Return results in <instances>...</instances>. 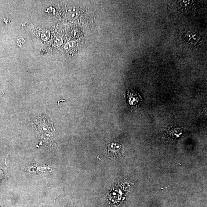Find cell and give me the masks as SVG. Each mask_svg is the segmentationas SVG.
Returning a JSON list of instances; mask_svg holds the SVG:
<instances>
[{"label": "cell", "mask_w": 207, "mask_h": 207, "mask_svg": "<svg viewBox=\"0 0 207 207\" xmlns=\"http://www.w3.org/2000/svg\"><path fill=\"white\" fill-rule=\"evenodd\" d=\"M127 99L128 103L132 109H136L140 106L142 102V99L139 93L133 89L127 91Z\"/></svg>", "instance_id": "obj_1"}, {"label": "cell", "mask_w": 207, "mask_h": 207, "mask_svg": "<svg viewBox=\"0 0 207 207\" xmlns=\"http://www.w3.org/2000/svg\"><path fill=\"white\" fill-rule=\"evenodd\" d=\"M121 148V147L119 145H117L116 143H112L109 145L107 149H106V154L109 157L114 158L118 157L119 155Z\"/></svg>", "instance_id": "obj_2"}, {"label": "cell", "mask_w": 207, "mask_h": 207, "mask_svg": "<svg viewBox=\"0 0 207 207\" xmlns=\"http://www.w3.org/2000/svg\"><path fill=\"white\" fill-rule=\"evenodd\" d=\"M80 15V11L78 9L73 8L66 10L63 16L68 20H73L77 19Z\"/></svg>", "instance_id": "obj_3"}, {"label": "cell", "mask_w": 207, "mask_h": 207, "mask_svg": "<svg viewBox=\"0 0 207 207\" xmlns=\"http://www.w3.org/2000/svg\"><path fill=\"white\" fill-rule=\"evenodd\" d=\"M186 40L192 44H196L199 40V37L197 34L190 31L186 34L185 36Z\"/></svg>", "instance_id": "obj_4"}, {"label": "cell", "mask_w": 207, "mask_h": 207, "mask_svg": "<svg viewBox=\"0 0 207 207\" xmlns=\"http://www.w3.org/2000/svg\"><path fill=\"white\" fill-rule=\"evenodd\" d=\"M181 7L185 10H190L193 5V1H183L180 2Z\"/></svg>", "instance_id": "obj_5"}, {"label": "cell", "mask_w": 207, "mask_h": 207, "mask_svg": "<svg viewBox=\"0 0 207 207\" xmlns=\"http://www.w3.org/2000/svg\"><path fill=\"white\" fill-rule=\"evenodd\" d=\"M50 32L47 30H44L41 32V38L44 41H46L49 39L50 37Z\"/></svg>", "instance_id": "obj_6"}, {"label": "cell", "mask_w": 207, "mask_h": 207, "mask_svg": "<svg viewBox=\"0 0 207 207\" xmlns=\"http://www.w3.org/2000/svg\"><path fill=\"white\" fill-rule=\"evenodd\" d=\"M76 46L75 42L74 41H71L68 42L67 43H66L65 46H64V49L65 50H70L73 48L75 47Z\"/></svg>", "instance_id": "obj_7"}, {"label": "cell", "mask_w": 207, "mask_h": 207, "mask_svg": "<svg viewBox=\"0 0 207 207\" xmlns=\"http://www.w3.org/2000/svg\"><path fill=\"white\" fill-rule=\"evenodd\" d=\"M63 44V40L61 37L55 39L53 42L54 46L56 47H59Z\"/></svg>", "instance_id": "obj_8"}, {"label": "cell", "mask_w": 207, "mask_h": 207, "mask_svg": "<svg viewBox=\"0 0 207 207\" xmlns=\"http://www.w3.org/2000/svg\"><path fill=\"white\" fill-rule=\"evenodd\" d=\"M4 176H5V174H4L3 171L0 169V182H1V180L3 179Z\"/></svg>", "instance_id": "obj_9"}]
</instances>
